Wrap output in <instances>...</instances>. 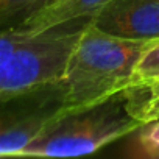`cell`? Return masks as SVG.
<instances>
[{
  "instance_id": "cell-9",
  "label": "cell",
  "mask_w": 159,
  "mask_h": 159,
  "mask_svg": "<svg viewBox=\"0 0 159 159\" xmlns=\"http://www.w3.org/2000/svg\"><path fill=\"white\" fill-rule=\"evenodd\" d=\"M38 5H39V0H0L2 20L7 22L8 19H13L14 16H17L19 13H24L25 10L33 11Z\"/></svg>"
},
{
  "instance_id": "cell-5",
  "label": "cell",
  "mask_w": 159,
  "mask_h": 159,
  "mask_svg": "<svg viewBox=\"0 0 159 159\" xmlns=\"http://www.w3.org/2000/svg\"><path fill=\"white\" fill-rule=\"evenodd\" d=\"M92 25L125 39H157L159 0H109L94 16Z\"/></svg>"
},
{
  "instance_id": "cell-6",
  "label": "cell",
  "mask_w": 159,
  "mask_h": 159,
  "mask_svg": "<svg viewBox=\"0 0 159 159\" xmlns=\"http://www.w3.org/2000/svg\"><path fill=\"white\" fill-rule=\"evenodd\" d=\"M108 2L109 0H52L30 11L14 27L24 31H38L75 19H94Z\"/></svg>"
},
{
  "instance_id": "cell-8",
  "label": "cell",
  "mask_w": 159,
  "mask_h": 159,
  "mask_svg": "<svg viewBox=\"0 0 159 159\" xmlns=\"http://www.w3.org/2000/svg\"><path fill=\"white\" fill-rule=\"evenodd\" d=\"M139 148L143 156L159 157V122H153L140 129V136L137 139Z\"/></svg>"
},
{
  "instance_id": "cell-7",
  "label": "cell",
  "mask_w": 159,
  "mask_h": 159,
  "mask_svg": "<svg viewBox=\"0 0 159 159\" xmlns=\"http://www.w3.org/2000/svg\"><path fill=\"white\" fill-rule=\"evenodd\" d=\"M133 80H159V38L151 39L143 48Z\"/></svg>"
},
{
  "instance_id": "cell-3",
  "label": "cell",
  "mask_w": 159,
  "mask_h": 159,
  "mask_svg": "<svg viewBox=\"0 0 159 159\" xmlns=\"http://www.w3.org/2000/svg\"><path fill=\"white\" fill-rule=\"evenodd\" d=\"M148 42L105 33L91 22L80 38L61 81L64 89L61 112L95 103L129 84Z\"/></svg>"
},
{
  "instance_id": "cell-10",
  "label": "cell",
  "mask_w": 159,
  "mask_h": 159,
  "mask_svg": "<svg viewBox=\"0 0 159 159\" xmlns=\"http://www.w3.org/2000/svg\"><path fill=\"white\" fill-rule=\"evenodd\" d=\"M47 2H52V0H39V5L38 7H41V5H44V3H47ZM36 7V8H38Z\"/></svg>"
},
{
  "instance_id": "cell-4",
  "label": "cell",
  "mask_w": 159,
  "mask_h": 159,
  "mask_svg": "<svg viewBox=\"0 0 159 159\" xmlns=\"http://www.w3.org/2000/svg\"><path fill=\"white\" fill-rule=\"evenodd\" d=\"M28 94H20L24 105L16 106V111H3L2 136H0V156H16L36 139L44 128L62 111L64 89L61 81L42 88L41 97L31 102Z\"/></svg>"
},
{
  "instance_id": "cell-2",
  "label": "cell",
  "mask_w": 159,
  "mask_h": 159,
  "mask_svg": "<svg viewBox=\"0 0 159 159\" xmlns=\"http://www.w3.org/2000/svg\"><path fill=\"white\" fill-rule=\"evenodd\" d=\"M92 17L38 31L5 28L0 39V100L62 81L70 56Z\"/></svg>"
},
{
  "instance_id": "cell-1",
  "label": "cell",
  "mask_w": 159,
  "mask_h": 159,
  "mask_svg": "<svg viewBox=\"0 0 159 159\" xmlns=\"http://www.w3.org/2000/svg\"><path fill=\"white\" fill-rule=\"evenodd\" d=\"M159 120V80H133L83 108L59 112L17 157L83 156Z\"/></svg>"
}]
</instances>
